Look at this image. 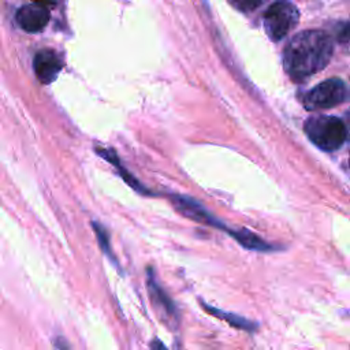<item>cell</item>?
Masks as SVG:
<instances>
[{
	"label": "cell",
	"mask_w": 350,
	"mask_h": 350,
	"mask_svg": "<svg viewBox=\"0 0 350 350\" xmlns=\"http://www.w3.org/2000/svg\"><path fill=\"white\" fill-rule=\"evenodd\" d=\"M334 45L323 30H304L284 46L283 67L294 81H302L321 71L331 60Z\"/></svg>",
	"instance_id": "obj_1"
},
{
	"label": "cell",
	"mask_w": 350,
	"mask_h": 350,
	"mask_svg": "<svg viewBox=\"0 0 350 350\" xmlns=\"http://www.w3.org/2000/svg\"><path fill=\"white\" fill-rule=\"evenodd\" d=\"M304 130L316 146L327 152L339 149L347 138L343 120L329 115H313L308 118Z\"/></svg>",
	"instance_id": "obj_2"
},
{
	"label": "cell",
	"mask_w": 350,
	"mask_h": 350,
	"mask_svg": "<svg viewBox=\"0 0 350 350\" xmlns=\"http://www.w3.org/2000/svg\"><path fill=\"white\" fill-rule=\"evenodd\" d=\"M299 21L297 7L288 0H276L264 14V27L272 41L284 38Z\"/></svg>",
	"instance_id": "obj_3"
},
{
	"label": "cell",
	"mask_w": 350,
	"mask_h": 350,
	"mask_svg": "<svg viewBox=\"0 0 350 350\" xmlns=\"http://www.w3.org/2000/svg\"><path fill=\"white\" fill-rule=\"evenodd\" d=\"M349 96L346 83L339 78H329L312 88L304 97V105L309 111L332 108L343 103Z\"/></svg>",
	"instance_id": "obj_4"
},
{
	"label": "cell",
	"mask_w": 350,
	"mask_h": 350,
	"mask_svg": "<svg viewBox=\"0 0 350 350\" xmlns=\"http://www.w3.org/2000/svg\"><path fill=\"white\" fill-rule=\"evenodd\" d=\"M170 198H171L175 209L179 213H182L183 216L189 217L190 220H194L197 223L219 228V230L226 231V232L228 231V227L224 223H221L217 217H215L212 213H209L194 198H190V197H186V196H179V194H172Z\"/></svg>",
	"instance_id": "obj_5"
},
{
	"label": "cell",
	"mask_w": 350,
	"mask_h": 350,
	"mask_svg": "<svg viewBox=\"0 0 350 350\" xmlns=\"http://www.w3.org/2000/svg\"><path fill=\"white\" fill-rule=\"evenodd\" d=\"M49 10L48 7L40 4H27L18 10L16 22L27 33H38L45 29L49 22Z\"/></svg>",
	"instance_id": "obj_6"
},
{
	"label": "cell",
	"mask_w": 350,
	"mask_h": 350,
	"mask_svg": "<svg viewBox=\"0 0 350 350\" xmlns=\"http://www.w3.org/2000/svg\"><path fill=\"white\" fill-rule=\"evenodd\" d=\"M33 67L37 79L44 85H49L57 78L63 63L53 51L44 49L34 56Z\"/></svg>",
	"instance_id": "obj_7"
},
{
	"label": "cell",
	"mask_w": 350,
	"mask_h": 350,
	"mask_svg": "<svg viewBox=\"0 0 350 350\" xmlns=\"http://www.w3.org/2000/svg\"><path fill=\"white\" fill-rule=\"evenodd\" d=\"M148 273V280H146V286H148V291L150 294V299L153 302V305L170 320H178V309L174 304V301L171 299V297L168 295V293L160 286V283L157 282L154 272L152 268L146 269Z\"/></svg>",
	"instance_id": "obj_8"
},
{
	"label": "cell",
	"mask_w": 350,
	"mask_h": 350,
	"mask_svg": "<svg viewBox=\"0 0 350 350\" xmlns=\"http://www.w3.org/2000/svg\"><path fill=\"white\" fill-rule=\"evenodd\" d=\"M200 305L201 308L211 316L216 317V319H220L223 321H226L230 327L235 328V329H241V331H246V332H254L257 331V324L246 317H242L239 314H235V313H231V312H226V310H221L216 306H212L209 304H206L205 301H200Z\"/></svg>",
	"instance_id": "obj_9"
},
{
	"label": "cell",
	"mask_w": 350,
	"mask_h": 350,
	"mask_svg": "<svg viewBox=\"0 0 350 350\" xmlns=\"http://www.w3.org/2000/svg\"><path fill=\"white\" fill-rule=\"evenodd\" d=\"M227 234H228L230 237H232L242 247L249 249V250L261 252V253H268V252L278 250V246H273V245L268 243V242L264 241L261 237H258L257 234L252 232V231L247 230V228H241V230L228 228Z\"/></svg>",
	"instance_id": "obj_10"
},
{
	"label": "cell",
	"mask_w": 350,
	"mask_h": 350,
	"mask_svg": "<svg viewBox=\"0 0 350 350\" xmlns=\"http://www.w3.org/2000/svg\"><path fill=\"white\" fill-rule=\"evenodd\" d=\"M96 152H97V154H100L103 159H105L107 161H109L111 164H113L116 168H118V171H119V174L122 175V178L134 189V190H137L138 193H142V194H149V191L131 175V174H129L127 171H126V168L119 163V159H118V156H116V153L112 150V149H109V148H101V146H97L96 148Z\"/></svg>",
	"instance_id": "obj_11"
},
{
	"label": "cell",
	"mask_w": 350,
	"mask_h": 350,
	"mask_svg": "<svg viewBox=\"0 0 350 350\" xmlns=\"http://www.w3.org/2000/svg\"><path fill=\"white\" fill-rule=\"evenodd\" d=\"M93 228H94V232H96V237H97V241H98V245L100 247L103 249V252L111 257L113 260V254H112V250H111V245H109V235L108 232L105 231V228L100 224V223H93Z\"/></svg>",
	"instance_id": "obj_12"
},
{
	"label": "cell",
	"mask_w": 350,
	"mask_h": 350,
	"mask_svg": "<svg viewBox=\"0 0 350 350\" xmlns=\"http://www.w3.org/2000/svg\"><path fill=\"white\" fill-rule=\"evenodd\" d=\"M237 10L242 11V12H250L253 10H256L260 4L261 0H228Z\"/></svg>",
	"instance_id": "obj_13"
},
{
	"label": "cell",
	"mask_w": 350,
	"mask_h": 350,
	"mask_svg": "<svg viewBox=\"0 0 350 350\" xmlns=\"http://www.w3.org/2000/svg\"><path fill=\"white\" fill-rule=\"evenodd\" d=\"M149 347H150V350H168V349L165 347V345H164L160 339H157V338H154V339L150 340Z\"/></svg>",
	"instance_id": "obj_14"
},
{
	"label": "cell",
	"mask_w": 350,
	"mask_h": 350,
	"mask_svg": "<svg viewBox=\"0 0 350 350\" xmlns=\"http://www.w3.org/2000/svg\"><path fill=\"white\" fill-rule=\"evenodd\" d=\"M55 345H56V347L59 350H70V346H68V343H67V340L64 338H57L55 340Z\"/></svg>",
	"instance_id": "obj_15"
},
{
	"label": "cell",
	"mask_w": 350,
	"mask_h": 350,
	"mask_svg": "<svg viewBox=\"0 0 350 350\" xmlns=\"http://www.w3.org/2000/svg\"><path fill=\"white\" fill-rule=\"evenodd\" d=\"M343 123H345L346 130H347V137H350V111L346 113V118H345Z\"/></svg>",
	"instance_id": "obj_16"
}]
</instances>
